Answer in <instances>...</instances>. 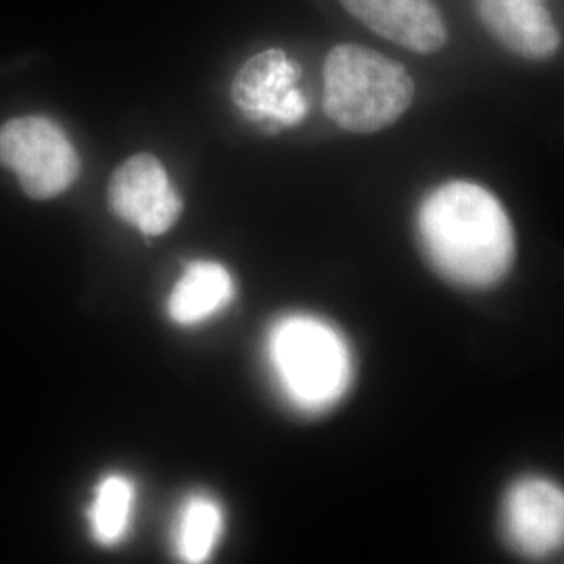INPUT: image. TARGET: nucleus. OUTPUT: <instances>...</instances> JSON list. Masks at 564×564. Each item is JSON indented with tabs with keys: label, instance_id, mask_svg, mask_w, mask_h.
I'll return each instance as SVG.
<instances>
[{
	"label": "nucleus",
	"instance_id": "6",
	"mask_svg": "<svg viewBox=\"0 0 564 564\" xmlns=\"http://www.w3.org/2000/svg\"><path fill=\"white\" fill-rule=\"evenodd\" d=\"M109 205L121 223L134 226L144 237H162L182 214L181 195L163 163L151 153L132 155L113 172Z\"/></svg>",
	"mask_w": 564,
	"mask_h": 564
},
{
	"label": "nucleus",
	"instance_id": "2",
	"mask_svg": "<svg viewBox=\"0 0 564 564\" xmlns=\"http://www.w3.org/2000/svg\"><path fill=\"white\" fill-rule=\"evenodd\" d=\"M414 99L402 63L360 44H337L324 61V111L339 128L372 134L395 123Z\"/></svg>",
	"mask_w": 564,
	"mask_h": 564
},
{
	"label": "nucleus",
	"instance_id": "10",
	"mask_svg": "<svg viewBox=\"0 0 564 564\" xmlns=\"http://www.w3.org/2000/svg\"><path fill=\"white\" fill-rule=\"evenodd\" d=\"M235 284L230 272L216 262H193L186 265L181 281L174 284L167 314L174 323L193 326L209 321L230 303Z\"/></svg>",
	"mask_w": 564,
	"mask_h": 564
},
{
	"label": "nucleus",
	"instance_id": "11",
	"mask_svg": "<svg viewBox=\"0 0 564 564\" xmlns=\"http://www.w3.org/2000/svg\"><path fill=\"white\" fill-rule=\"evenodd\" d=\"M224 531L223 508L207 496H193L182 506L176 523V552L184 563H205Z\"/></svg>",
	"mask_w": 564,
	"mask_h": 564
},
{
	"label": "nucleus",
	"instance_id": "8",
	"mask_svg": "<svg viewBox=\"0 0 564 564\" xmlns=\"http://www.w3.org/2000/svg\"><path fill=\"white\" fill-rule=\"evenodd\" d=\"M341 4L375 34L419 55L437 53L447 41L442 11L433 0H341Z\"/></svg>",
	"mask_w": 564,
	"mask_h": 564
},
{
	"label": "nucleus",
	"instance_id": "5",
	"mask_svg": "<svg viewBox=\"0 0 564 564\" xmlns=\"http://www.w3.org/2000/svg\"><path fill=\"white\" fill-rule=\"evenodd\" d=\"M302 69L281 48L253 55L232 82V102L251 123L265 132H281L302 123L307 101L300 90Z\"/></svg>",
	"mask_w": 564,
	"mask_h": 564
},
{
	"label": "nucleus",
	"instance_id": "12",
	"mask_svg": "<svg viewBox=\"0 0 564 564\" xmlns=\"http://www.w3.org/2000/svg\"><path fill=\"white\" fill-rule=\"evenodd\" d=\"M134 506V485L123 475H107L97 485L95 500L88 510L93 538L102 545H116L130 527Z\"/></svg>",
	"mask_w": 564,
	"mask_h": 564
},
{
	"label": "nucleus",
	"instance_id": "7",
	"mask_svg": "<svg viewBox=\"0 0 564 564\" xmlns=\"http://www.w3.org/2000/svg\"><path fill=\"white\" fill-rule=\"evenodd\" d=\"M506 540L519 554L544 558L564 544V489L544 477L512 485L502 506Z\"/></svg>",
	"mask_w": 564,
	"mask_h": 564
},
{
	"label": "nucleus",
	"instance_id": "1",
	"mask_svg": "<svg viewBox=\"0 0 564 564\" xmlns=\"http://www.w3.org/2000/svg\"><path fill=\"white\" fill-rule=\"evenodd\" d=\"M419 237L433 268L466 289L498 284L514 260V230L505 205L475 182L437 186L419 209Z\"/></svg>",
	"mask_w": 564,
	"mask_h": 564
},
{
	"label": "nucleus",
	"instance_id": "4",
	"mask_svg": "<svg viewBox=\"0 0 564 564\" xmlns=\"http://www.w3.org/2000/svg\"><path fill=\"white\" fill-rule=\"evenodd\" d=\"M0 165L15 172L21 191L36 202L59 197L80 174V158L69 137L41 116L0 126Z\"/></svg>",
	"mask_w": 564,
	"mask_h": 564
},
{
	"label": "nucleus",
	"instance_id": "3",
	"mask_svg": "<svg viewBox=\"0 0 564 564\" xmlns=\"http://www.w3.org/2000/svg\"><path fill=\"white\" fill-rule=\"evenodd\" d=\"M268 354L284 395L303 412L333 408L351 383L347 341L333 324L316 316L295 314L274 324Z\"/></svg>",
	"mask_w": 564,
	"mask_h": 564
},
{
	"label": "nucleus",
	"instance_id": "9",
	"mask_svg": "<svg viewBox=\"0 0 564 564\" xmlns=\"http://www.w3.org/2000/svg\"><path fill=\"white\" fill-rule=\"evenodd\" d=\"M485 30L510 53L529 61L554 57L561 32L544 0H475Z\"/></svg>",
	"mask_w": 564,
	"mask_h": 564
}]
</instances>
